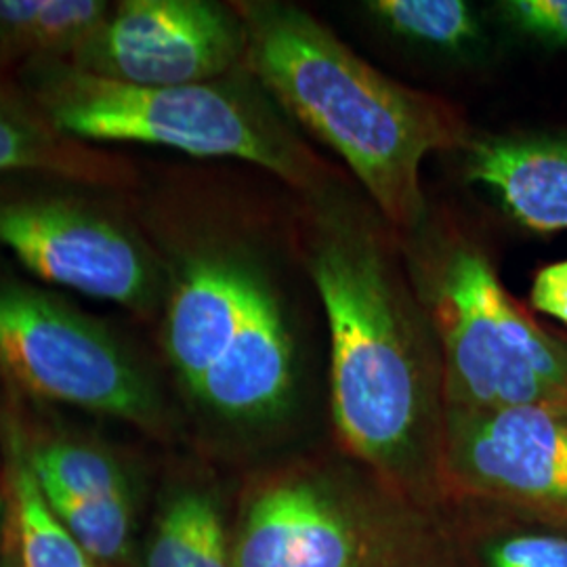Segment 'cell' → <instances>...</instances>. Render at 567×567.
<instances>
[{"label": "cell", "instance_id": "7a4b0ae2", "mask_svg": "<svg viewBox=\"0 0 567 567\" xmlns=\"http://www.w3.org/2000/svg\"><path fill=\"white\" fill-rule=\"evenodd\" d=\"M244 61L286 118L330 147L398 238L426 219L421 166L473 140L454 103L393 81L288 2H243Z\"/></svg>", "mask_w": 567, "mask_h": 567}, {"label": "cell", "instance_id": "2e32d148", "mask_svg": "<svg viewBox=\"0 0 567 567\" xmlns=\"http://www.w3.org/2000/svg\"><path fill=\"white\" fill-rule=\"evenodd\" d=\"M44 498L93 559L112 561L124 555L131 534V501H76L47 494Z\"/></svg>", "mask_w": 567, "mask_h": 567}, {"label": "cell", "instance_id": "8fae6325", "mask_svg": "<svg viewBox=\"0 0 567 567\" xmlns=\"http://www.w3.org/2000/svg\"><path fill=\"white\" fill-rule=\"evenodd\" d=\"M466 182L538 234L567 231V135H482L463 150Z\"/></svg>", "mask_w": 567, "mask_h": 567}, {"label": "cell", "instance_id": "7c38bea8", "mask_svg": "<svg viewBox=\"0 0 567 567\" xmlns=\"http://www.w3.org/2000/svg\"><path fill=\"white\" fill-rule=\"evenodd\" d=\"M365 13L386 32L446 55H468L482 42V21L465 0H368Z\"/></svg>", "mask_w": 567, "mask_h": 567}, {"label": "cell", "instance_id": "9a60e30c", "mask_svg": "<svg viewBox=\"0 0 567 567\" xmlns=\"http://www.w3.org/2000/svg\"><path fill=\"white\" fill-rule=\"evenodd\" d=\"M34 477L47 496L76 501H128L121 466L100 450L81 444H49L30 456Z\"/></svg>", "mask_w": 567, "mask_h": 567}, {"label": "cell", "instance_id": "5b68a950", "mask_svg": "<svg viewBox=\"0 0 567 567\" xmlns=\"http://www.w3.org/2000/svg\"><path fill=\"white\" fill-rule=\"evenodd\" d=\"M0 364L47 400L147 423L154 393L102 328L37 290L0 284Z\"/></svg>", "mask_w": 567, "mask_h": 567}, {"label": "cell", "instance_id": "52a82bcc", "mask_svg": "<svg viewBox=\"0 0 567 567\" xmlns=\"http://www.w3.org/2000/svg\"><path fill=\"white\" fill-rule=\"evenodd\" d=\"M0 244L42 280L95 299L142 307L154 295L140 244L68 204H0Z\"/></svg>", "mask_w": 567, "mask_h": 567}, {"label": "cell", "instance_id": "8992f818", "mask_svg": "<svg viewBox=\"0 0 567 567\" xmlns=\"http://www.w3.org/2000/svg\"><path fill=\"white\" fill-rule=\"evenodd\" d=\"M79 70L137 86L219 81L246 55L236 9L208 0H126L82 44Z\"/></svg>", "mask_w": 567, "mask_h": 567}, {"label": "cell", "instance_id": "6da1fadb", "mask_svg": "<svg viewBox=\"0 0 567 567\" xmlns=\"http://www.w3.org/2000/svg\"><path fill=\"white\" fill-rule=\"evenodd\" d=\"M307 206L305 267L324 307L334 425L355 456L404 468L425 450L435 389L444 391L433 326L381 215L337 189Z\"/></svg>", "mask_w": 567, "mask_h": 567}, {"label": "cell", "instance_id": "9c48e42d", "mask_svg": "<svg viewBox=\"0 0 567 567\" xmlns=\"http://www.w3.org/2000/svg\"><path fill=\"white\" fill-rule=\"evenodd\" d=\"M446 456L468 484L567 508V405L447 412Z\"/></svg>", "mask_w": 567, "mask_h": 567}, {"label": "cell", "instance_id": "277c9868", "mask_svg": "<svg viewBox=\"0 0 567 567\" xmlns=\"http://www.w3.org/2000/svg\"><path fill=\"white\" fill-rule=\"evenodd\" d=\"M41 100L53 126L79 140L238 158L274 173L305 198L334 189L330 168L276 112L278 105L234 82L137 86L74 68L51 74Z\"/></svg>", "mask_w": 567, "mask_h": 567}, {"label": "cell", "instance_id": "44dd1931", "mask_svg": "<svg viewBox=\"0 0 567 567\" xmlns=\"http://www.w3.org/2000/svg\"><path fill=\"white\" fill-rule=\"evenodd\" d=\"M529 301L538 311L567 324V261L547 265L536 274Z\"/></svg>", "mask_w": 567, "mask_h": 567}, {"label": "cell", "instance_id": "5bb4252c", "mask_svg": "<svg viewBox=\"0 0 567 567\" xmlns=\"http://www.w3.org/2000/svg\"><path fill=\"white\" fill-rule=\"evenodd\" d=\"M147 567H234L215 503L185 492L164 511L147 553Z\"/></svg>", "mask_w": 567, "mask_h": 567}, {"label": "cell", "instance_id": "ba28073f", "mask_svg": "<svg viewBox=\"0 0 567 567\" xmlns=\"http://www.w3.org/2000/svg\"><path fill=\"white\" fill-rule=\"evenodd\" d=\"M280 305V286L255 257L221 248L185 257L168 299L164 347L189 393L250 326Z\"/></svg>", "mask_w": 567, "mask_h": 567}, {"label": "cell", "instance_id": "d6986e66", "mask_svg": "<svg viewBox=\"0 0 567 567\" xmlns=\"http://www.w3.org/2000/svg\"><path fill=\"white\" fill-rule=\"evenodd\" d=\"M498 16L513 30L545 44H567V0H503Z\"/></svg>", "mask_w": 567, "mask_h": 567}, {"label": "cell", "instance_id": "30bf717a", "mask_svg": "<svg viewBox=\"0 0 567 567\" xmlns=\"http://www.w3.org/2000/svg\"><path fill=\"white\" fill-rule=\"evenodd\" d=\"M355 543L332 501L305 480L267 487L248 511L234 567H353Z\"/></svg>", "mask_w": 567, "mask_h": 567}, {"label": "cell", "instance_id": "e0dca14e", "mask_svg": "<svg viewBox=\"0 0 567 567\" xmlns=\"http://www.w3.org/2000/svg\"><path fill=\"white\" fill-rule=\"evenodd\" d=\"M107 20V4L95 0H34L28 20L11 37L44 51L81 49Z\"/></svg>", "mask_w": 567, "mask_h": 567}, {"label": "cell", "instance_id": "4fadbf2b", "mask_svg": "<svg viewBox=\"0 0 567 567\" xmlns=\"http://www.w3.org/2000/svg\"><path fill=\"white\" fill-rule=\"evenodd\" d=\"M11 498L23 567H93V557L47 503L18 442H13Z\"/></svg>", "mask_w": 567, "mask_h": 567}, {"label": "cell", "instance_id": "ac0fdd59", "mask_svg": "<svg viewBox=\"0 0 567 567\" xmlns=\"http://www.w3.org/2000/svg\"><path fill=\"white\" fill-rule=\"evenodd\" d=\"M68 156L37 126L0 107V173L68 166Z\"/></svg>", "mask_w": 567, "mask_h": 567}, {"label": "cell", "instance_id": "ffe728a7", "mask_svg": "<svg viewBox=\"0 0 567 567\" xmlns=\"http://www.w3.org/2000/svg\"><path fill=\"white\" fill-rule=\"evenodd\" d=\"M492 567H567V540L557 536H515L492 548Z\"/></svg>", "mask_w": 567, "mask_h": 567}, {"label": "cell", "instance_id": "3957f363", "mask_svg": "<svg viewBox=\"0 0 567 567\" xmlns=\"http://www.w3.org/2000/svg\"><path fill=\"white\" fill-rule=\"evenodd\" d=\"M400 246L440 344L447 412L567 405L566 341L508 295L480 244L426 217Z\"/></svg>", "mask_w": 567, "mask_h": 567}]
</instances>
